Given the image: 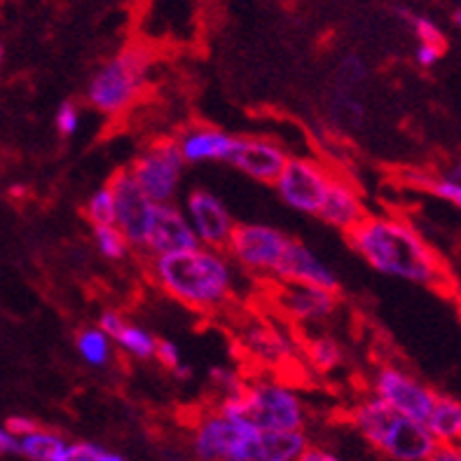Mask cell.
<instances>
[{"label": "cell", "instance_id": "1", "mask_svg": "<svg viewBox=\"0 0 461 461\" xmlns=\"http://www.w3.org/2000/svg\"><path fill=\"white\" fill-rule=\"evenodd\" d=\"M345 237L347 244L382 275L420 284L445 295L455 293V276L447 263L403 218L368 213Z\"/></svg>", "mask_w": 461, "mask_h": 461}, {"label": "cell", "instance_id": "2", "mask_svg": "<svg viewBox=\"0 0 461 461\" xmlns=\"http://www.w3.org/2000/svg\"><path fill=\"white\" fill-rule=\"evenodd\" d=\"M150 275L159 291L190 310H221L234 293V269L230 258L206 246L152 256Z\"/></svg>", "mask_w": 461, "mask_h": 461}, {"label": "cell", "instance_id": "3", "mask_svg": "<svg viewBox=\"0 0 461 461\" xmlns=\"http://www.w3.org/2000/svg\"><path fill=\"white\" fill-rule=\"evenodd\" d=\"M349 421L363 438L392 461H427L438 447L424 424L401 415L393 408L370 396L351 410Z\"/></svg>", "mask_w": 461, "mask_h": 461}, {"label": "cell", "instance_id": "4", "mask_svg": "<svg viewBox=\"0 0 461 461\" xmlns=\"http://www.w3.org/2000/svg\"><path fill=\"white\" fill-rule=\"evenodd\" d=\"M218 412L244 420L258 431H303L307 412L303 398L281 382H246L240 396L221 398Z\"/></svg>", "mask_w": 461, "mask_h": 461}, {"label": "cell", "instance_id": "5", "mask_svg": "<svg viewBox=\"0 0 461 461\" xmlns=\"http://www.w3.org/2000/svg\"><path fill=\"white\" fill-rule=\"evenodd\" d=\"M150 54L143 47H127L94 73L87 87V101L104 115H120L134 105L146 85Z\"/></svg>", "mask_w": 461, "mask_h": 461}, {"label": "cell", "instance_id": "6", "mask_svg": "<svg viewBox=\"0 0 461 461\" xmlns=\"http://www.w3.org/2000/svg\"><path fill=\"white\" fill-rule=\"evenodd\" d=\"M260 431L244 420L211 410L193 427V452L197 461H256Z\"/></svg>", "mask_w": 461, "mask_h": 461}, {"label": "cell", "instance_id": "7", "mask_svg": "<svg viewBox=\"0 0 461 461\" xmlns=\"http://www.w3.org/2000/svg\"><path fill=\"white\" fill-rule=\"evenodd\" d=\"M291 241L293 237L263 222H240L234 225L225 251L230 260H234L240 267L276 279L284 267Z\"/></svg>", "mask_w": 461, "mask_h": 461}, {"label": "cell", "instance_id": "8", "mask_svg": "<svg viewBox=\"0 0 461 461\" xmlns=\"http://www.w3.org/2000/svg\"><path fill=\"white\" fill-rule=\"evenodd\" d=\"M127 169L155 204H171L181 185L185 162L174 139H158Z\"/></svg>", "mask_w": 461, "mask_h": 461}, {"label": "cell", "instance_id": "9", "mask_svg": "<svg viewBox=\"0 0 461 461\" xmlns=\"http://www.w3.org/2000/svg\"><path fill=\"white\" fill-rule=\"evenodd\" d=\"M105 185L111 187L113 204H115V228L124 234L131 249L146 251L158 204L140 190L129 169L115 171Z\"/></svg>", "mask_w": 461, "mask_h": 461}, {"label": "cell", "instance_id": "10", "mask_svg": "<svg viewBox=\"0 0 461 461\" xmlns=\"http://www.w3.org/2000/svg\"><path fill=\"white\" fill-rule=\"evenodd\" d=\"M333 171L316 159L291 158L275 185L279 190V197L291 209L319 216L328 190H330V183H333Z\"/></svg>", "mask_w": 461, "mask_h": 461}, {"label": "cell", "instance_id": "11", "mask_svg": "<svg viewBox=\"0 0 461 461\" xmlns=\"http://www.w3.org/2000/svg\"><path fill=\"white\" fill-rule=\"evenodd\" d=\"M375 396L401 415L427 427L440 393L396 366H380L373 380Z\"/></svg>", "mask_w": 461, "mask_h": 461}, {"label": "cell", "instance_id": "12", "mask_svg": "<svg viewBox=\"0 0 461 461\" xmlns=\"http://www.w3.org/2000/svg\"><path fill=\"white\" fill-rule=\"evenodd\" d=\"M185 216L197 234L199 244L206 249L225 251L234 225L228 206L209 190H190L185 199Z\"/></svg>", "mask_w": 461, "mask_h": 461}, {"label": "cell", "instance_id": "13", "mask_svg": "<svg viewBox=\"0 0 461 461\" xmlns=\"http://www.w3.org/2000/svg\"><path fill=\"white\" fill-rule=\"evenodd\" d=\"M288 152L269 139H253V136H234V146L230 152L228 164L240 169L249 178L258 183H272L281 176L288 164Z\"/></svg>", "mask_w": 461, "mask_h": 461}, {"label": "cell", "instance_id": "14", "mask_svg": "<svg viewBox=\"0 0 461 461\" xmlns=\"http://www.w3.org/2000/svg\"><path fill=\"white\" fill-rule=\"evenodd\" d=\"M199 240L194 234L193 225L187 221L178 206L158 204L155 211V222H152L150 237H148L146 253L150 256H164V253H178V251H193L199 249Z\"/></svg>", "mask_w": 461, "mask_h": 461}, {"label": "cell", "instance_id": "15", "mask_svg": "<svg viewBox=\"0 0 461 461\" xmlns=\"http://www.w3.org/2000/svg\"><path fill=\"white\" fill-rule=\"evenodd\" d=\"M276 303L295 321H323L338 310V293L310 284H281Z\"/></svg>", "mask_w": 461, "mask_h": 461}, {"label": "cell", "instance_id": "16", "mask_svg": "<svg viewBox=\"0 0 461 461\" xmlns=\"http://www.w3.org/2000/svg\"><path fill=\"white\" fill-rule=\"evenodd\" d=\"M174 140L185 164L228 162L234 146L232 134L216 127H204V124L187 127Z\"/></svg>", "mask_w": 461, "mask_h": 461}, {"label": "cell", "instance_id": "17", "mask_svg": "<svg viewBox=\"0 0 461 461\" xmlns=\"http://www.w3.org/2000/svg\"><path fill=\"white\" fill-rule=\"evenodd\" d=\"M366 216H368V211H366V204H363V197L357 190V185L335 174L326 202H323L316 218H321L326 225L347 234L351 228H357Z\"/></svg>", "mask_w": 461, "mask_h": 461}, {"label": "cell", "instance_id": "18", "mask_svg": "<svg viewBox=\"0 0 461 461\" xmlns=\"http://www.w3.org/2000/svg\"><path fill=\"white\" fill-rule=\"evenodd\" d=\"M276 281H281V284H310V286L335 293L339 288V281L333 275V269L298 240L291 241V249H288L286 260H284V267H281Z\"/></svg>", "mask_w": 461, "mask_h": 461}, {"label": "cell", "instance_id": "19", "mask_svg": "<svg viewBox=\"0 0 461 461\" xmlns=\"http://www.w3.org/2000/svg\"><path fill=\"white\" fill-rule=\"evenodd\" d=\"M307 445L304 431H260L256 461H298Z\"/></svg>", "mask_w": 461, "mask_h": 461}, {"label": "cell", "instance_id": "20", "mask_svg": "<svg viewBox=\"0 0 461 461\" xmlns=\"http://www.w3.org/2000/svg\"><path fill=\"white\" fill-rule=\"evenodd\" d=\"M427 429L438 443H459L461 440V403L440 393L436 401Z\"/></svg>", "mask_w": 461, "mask_h": 461}, {"label": "cell", "instance_id": "21", "mask_svg": "<svg viewBox=\"0 0 461 461\" xmlns=\"http://www.w3.org/2000/svg\"><path fill=\"white\" fill-rule=\"evenodd\" d=\"M66 445H68V440L61 433L38 427L29 436L19 438L17 455L26 456L29 461H59L64 455Z\"/></svg>", "mask_w": 461, "mask_h": 461}, {"label": "cell", "instance_id": "22", "mask_svg": "<svg viewBox=\"0 0 461 461\" xmlns=\"http://www.w3.org/2000/svg\"><path fill=\"white\" fill-rule=\"evenodd\" d=\"M244 347L251 351L253 357L265 363H281L286 361L291 349L284 335H279L272 328H249L244 338Z\"/></svg>", "mask_w": 461, "mask_h": 461}, {"label": "cell", "instance_id": "23", "mask_svg": "<svg viewBox=\"0 0 461 461\" xmlns=\"http://www.w3.org/2000/svg\"><path fill=\"white\" fill-rule=\"evenodd\" d=\"M113 345L120 347L127 357L139 358V361H148V358H155L158 338L152 333H148L146 328L124 321V326L120 328V333L113 338Z\"/></svg>", "mask_w": 461, "mask_h": 461}, {"label": "cell", "instance_id": "24", "mask_svg": "<svg viewBox=\"0 0 461 461\" xmlns=\"http://www.w3.org/2000/svg\"><path fill=\"white\" fill-rule=\"evenodd\" d=\"M77 354L85 358V363L94 366V368H104L111 361L113 354V342L108 335L101 333L99 328H85L76 338Z\"/></svg>", "mask_w": 461, "mask_h": 461}, {"label": "cell", "instance_id": "25", "mask_svg": "<svg viewBox=\"0 0 461 461\" xmlns=\"http://www.w3.org/2000/svg\"><path fill=\"white\" fill-rule=\"evenodd\" d=\"M94 244L99 249L101 256L105 260H124L131 251L129 241L124 240V234L115 228V225H101V228H92Z\"/></svg>", "mask_w": 461, "mask_h": 461}, {"label": "cell", "instance_id": "26", "mask_svg": "<svg viewBox=\"0 0 461 461\" xmlns=\"http://www.w3.org/2000/svg\"><path fill=\"white\" fill-rule=\"evenodd\" d=\"M82 213H85V218H87L92 228L115 225V204H113L111 187H99V190L87 199V204H85Z\"/></svg>", "mask_w": 461, "mask_h": 461}, {"label": "cell", "instance_id": "27", "mask_svg": "<svg viewBox=\"0 0 461 461\" xmlns=\"http://www.w3.org/2000/svg\"><path fill=\"white\" fill-rule=\"evenodd\" d=\"M307 357H310L312 366L316 370L328 373V370L338 368L339 363H342V347L333 338H316L307 347Z\"/></svg>", "mask_w": 461, "mask_h": 461}, {"label": "cell", "instance_id": "28", "mask_svg": "<svg viewBox=\"0 0 461 461\" xmlns=\"http://www.w3.org/2000/svg\"><path fill=\"white\" fill-rule=\"evenodd\" d=\"M412 26H415V33L420 38V45H431L438 47V50H447V41H445V35L440 33V29L433 22L424 17H412Z\"/></svg>", "mask_w": 461, "mask_h": 461}, {"label": "cell", "instance_id": "29", "mask_svg": "<svg viewBox=\"0 0 461 461\" xmlns=\"http://www.w3.org/2000/svg\"><path fill=\"white\" fill-rule=\"evenodd\" d=\"M54 124H57V131L61 136H73L80 127V111L73 101H64L59 105L57 117H54Z\"/></svg>", "mask_w": 461, "mask_h": 461}, {"label": "cell", "instance_id": "30", "mask_svg": "<svg viewBox=\"0 0 461 461\" xmlns=\"http://www.w3.org/2000/svg\"><path fill=\"white\" fill-rule=\"evenodd\" d=\"M155 358L162 368L169 370L171 375L183 366V358H181V351L178 347L171 342V339H158V347H155Z\"/></svg>", "mask_w": 461, "mask_h": 461}, {"label": "cell", "instance_id": "31", "mask_svg": "<svg viewBox=\"0 0 461 461\" xmlns=\"http://www.w3.org/2000/svg\"><path fill=\"white\" fill-rule=\"evenodd\" d=\"M427 185L436 197L445 199V202L455 204L456 209H461V183L450 181V178H436V181H429Z\"/></svg>", "mask_w": 461, "mask_h": 461}, {"label": "cell", "instance_id": "32", "mask_svg": "<svg viewBox=\"0 0 461 461\" xmlns=\"http://www.w3.org/2000/svg\"><path fill=\"white\" fill-rule=\"evenodd\" d=\"M101 445L94 443H68L66 445L64 455L59 461H96Z\"/></svg>", "mask_w": 461, "mask_h": 461}, {"label": "cell", "instance_id": "33", "mask_svg": "<svg viewBox=\"0 0 461 461\" xmlns=\"http://www.w3.org/2000/svg\"><path fill=\"white\" fill-rule=\"evenodd\" d=\"M363 77V64L358 59H347L345 64L339 66V85H342V92L349 94L351 85H357Z\"/></svg>", "mask_w": 461, "mask_h": 461}, {"label": "cell", "instance_id": "34", "mask_svg": "<svg viewBox=\"0 0 461 461\" xmlns=\"http://www.w3.org/2000/svg\"><path fill=\"white\" fill-rule=\"evenodd\" d=\"M124 321H127V319H124V316L120 314V312L108 310V312H104V314H101L99 326H96V328H99L101 333L108 335V339H111V342H113V338H115L117 333H120V328L124 326Z\"/></svg>", "mask_w": 461, "mask_h": 461}, {"label": "cell", "instance_id": "35", "mask_svg": "<svg viewBox=\"0 0 461 461\" xmlns=\"http://www.w3.org/2000/svg\"><path fill=\"white\" fill-rule=\"evenodd\" d=\"M5 429L14 436V438H23V436H29L31 431H35L38 424H35L33 420H29V417H10V420L5 421Z\"/></svg>", "mask_w": 461, "mask_h": 461}, {"label": "cell", "instance_id": "36", "mask_svg": "<svg viewBox=\"0 0 461 461\" xmlns=\"http://www.w3.org/2000/svg\"><path fill=\"white\" fill-rule=\"evenodd\" d=\"M427 461H461V443H438Z\"/></svg>", "mask_w": 461, "mask_h": 461}, {"label": "cell", "instance_id": "37", "mask_svg": "<svg viewBox=\"0 0 461 461\" xmlns=\"http://www.w3.org/2000/svg\"><path fill=\"white\" fill-rule=\"evenodd\" d=\"M298 461H345V459H339L338 455H333V452L326 450V447H319V445H307L303 455L298 456Z\"/></svg>", "mask_w": 461, "mask_h": 461}, {"label": "cell", "instance_id": "38", "mask_svg": "<svg viewBox=\"0 0 461 461\" xmlns=\"http://www.w3.org/2000/svg\"><path fill=\"white\" fill-rule=\"evenodd\" d=\"M443 50H438V47H431V45H420L417 47V64L424 66V68H429V66H433L436 61H438L440 57H443Z\"/></svg>", "mask_w": 461, "mask_h": 461}, {"label": "cell", "instance_id": "39", "mask_svg": "<svg viewBox=\"0 0 461 461\" xmlns=\"http://www.w3.org/2000/svg\"><path fill=\"white\" fill-rule=\"evenodd\" d=\"M19 438H14L5 427H0V455H17Z\"/></svg>", "mask_w": 461, "mask_h": 461}, {"label": "cell", "instance_id": "40", "mask_svg": "<svg viewBox=\"0 0 461 461\" xmlns=\"http://www.w3.org/2000/svg\"><path fill=\"white\" fill-rule=\"evenodd\" d=\"M96 461H127L122 455H117V452H111L105 450V447H101L99 455H96Z\"/></svg>", "mask_w": 461, "mask_h": 461}, {"label": "cell", "instance_id": "41", "mask_svg": "<svg viewBox=\"0 0 461 461\" xmlns=\"http://www.w3.org/2000/svg\"><path fill=\"white\" fill-rule=\"evenodd\" d=\"M455 22L459 23V26H461V7H459V10H456V14H455Z\"/></svg>", "mask_w": 461, "mask_h": 461}, {"label": "cell", "instance_id": "42", "mask_svg": "<svg viewBox=\"0 0 461 461\" xmlns=\"http://www.w3.org/2000/svg\"><path fill=\"white\" fill-rule=\"evenodd\" d=\"M0 61H3V45H0Z\"/></svg>", "mask_w": 461, "mask_h": 461}, {"label": "cell", "instance_id": "43", "mask_svg": "<svg viewBox=\"0 0 461 461\" xmlns=\"http://www.w3.org/2000/svg\"><path fill=\"white\" fill-rule=\"evenodd\" d=\"M459 443H461V440H459Z\"/></svg>", "mask_w": 461, "mask_h": 461}]
</instances>
